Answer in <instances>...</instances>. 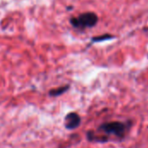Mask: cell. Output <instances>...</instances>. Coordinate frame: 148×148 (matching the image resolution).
<instances>
[{"label": "cell", "instance_id": "obj_1", "mask_svg": "<svg viewBox=\"0 0 148 148\" xmlns=\"http://www.w3.org/2000/svg\"><path fill=\"white\" fill-rule=\"evenodd\" d=\"M129 129L128 122L123 123L120 121L107 122L101 125L98 128L99 132L104 133L107 135H114L117 138H123L126 135V133Z\"/></svg>", "mask_w": 148, "mask_h": 148}, {"label": "cell", "instance_id": "obj_4", "mask_svg": "<svg viewBox=\"0 0 148 148\" xmlns=\"http://www.w3.org/2000/svg\"><path fill=\"white\" fill-rule=\"evenodd\" d=\"M69 85H64V86H61V87H58L56 89H52L49 91V94L51 97H57V96H60V95L65 93L69 90Z\"/></svg>", "mask_w": 148, "mask_h": 148}, {"label": "cell", "instance_id": "obj_3", "mask_svg": "<svg viewBox=\"0 0 148 148\" xmlns=\"http://www.w3.org/2000/svg\"><path fill=\"white\" fill-rule=\"evenodd\" d=\"M81 117L76 113H69L64 119V126L68 130H75L81 125Z\"/></svg>", "mask_w": 148, "mask_h": 148}, {"label": "cell", "instance_id": "obj_5", "mask_svg": "<svg viewBox=\"0 0 148 148\" xmlns=\"http://www.w3.org/2000/svg\"><path fill=\"white\" fill-rule=\"evenodd\" d=\"M114 37L112 35H109V34H105V35H102V36H99V37H96V38H92V42H101V41H104V40H108V39H110V38H113Z\"/></svg>", "mask_w": 148, "mask_h": 148}, {"label": "cell", "instance_id": "obj_2", "mask_svg": "<svg viewBox=\"0 0 148 148\" xmlns=\"http://www.w3.org/2000/svg\"><path fill=\"white\" fill-rule=\"evenodd\" d=\"M98 22V17L94 12H86L81 14L77 17H72L70 19L71 24L77 29H85L94 27Z\"/></svg>", "mask_w": 148, "mask_h": 148}]
</instances>
